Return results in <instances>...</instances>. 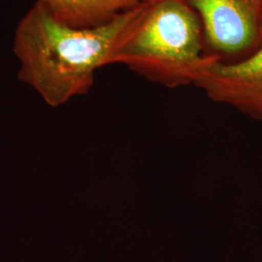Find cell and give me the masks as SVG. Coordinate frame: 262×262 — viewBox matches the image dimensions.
Returning a JSON list of instances; mask_svg holds the SVG:
<instances>
[{"label":"cell","mask_w":262,"mask_h":262,"mask_svg":"<svg viewBox=\"0 0 262 262\" xmlns=\"http://www.w3.org/2000/svg\"><path fill=\"white\" fill-rule=\"evenodd\" d=\"M147 1L103 25L76 28L56 20L36 0L19 20L13 39L19 81L53 108L88 94L95 72L111 64L113 54Z\"/></svg>","instance_id":"1"},{"label":"cell","mask_w":262,"mask_h":262,"mask_svg":"<svg viewBox=\"0 0 262 262\" xmlns=\"http://www.w3.org/2000/svg\"><path fill=\"white\" fill-rule=\"evenodd\" d=\"M203 37L200 19L186 0H148L111 64L170 89L191 84L192 74L212 56L203 54Z\"/></svg>","instance_id":"2"},{"label":"cell","mask_w":262,"mask_h":262,"mask_svg":"<svg viewBox=\"0 0 262 262\" xmlns=\"http://www.w3.org/2000/svg\"><path fill=\"white\" fill-rule=\"evenodd\" d=\"M220 55L245 56L262 45V0H186ZM240 58V59H241Z\"/></svg>","instance_id":"3"},{"label":"cell","mask_w":262,"mask_h":262,"mask_svg":"<svg viewBox=\"0 0 262 262\" xmlns=\"http://www.w3.org/2000/svg\"><path fill=\"white\" fill-rule=\"evenodd\" d=\"M191 84L215 103L262 121V45L251 55L231 62L212 55L192 74Z\"/></svg>","instance_id":"4"},{"label":"cell","mask_w":262,"mask_h":262,"mask_svg":"<svg viewBox=\"0 0 262 262\" xmlns=\"http://www.w3.org/2000/svg\"><path fill=\"white\" fill-rule=\"evenodd\" d=\"M59 23L71 28H94L147 0H37Z\"/></svg>","instance_id":"5"}]
</instances>
